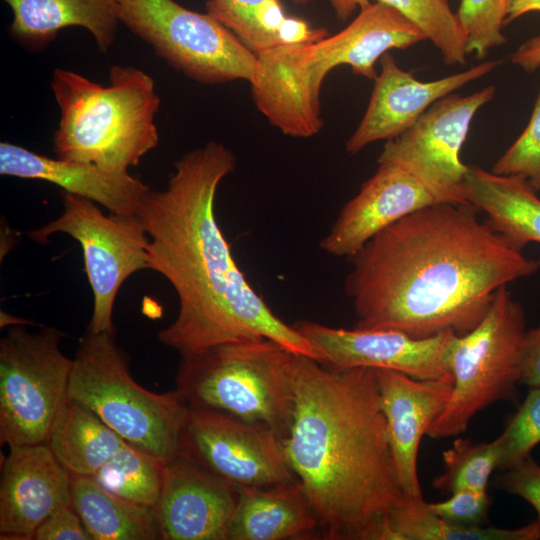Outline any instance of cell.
<instances>
[{
	"label": "cell",
	"instance_id": "cell-1",
	"mask_svg": "<svg viewBox=\"0 0 540 540\" xmlns=\"http://www.w3.org/2000/svg\"><path fill=\"white\" fill-rule=\"evenodd\" d=\"M477 213L469 203L424 207L348 258L344 288L354 327L462 336L481 322L500 287L540 272V259L523 255Z\"/></svg>",
	"mask_w": 540,
	"mask_h": 540
},
{
	"label": "cell",
	"instance_id": "cell-2",
	"mask_svg": "<svg viewBox=\"0 0 540 540\" xmlns=\"http://www.w3.org/2000/svg\"><path fill=\"white\" fill-rule=\"evenodd\" d=\"M237 166L210 141L183 155L164 190H149L139 209L149 237L148 268L178 297L174 321L159 341L181 356L247 337H265L317 360L310 343L253 289L235 261L215 214L217 189Z\"/></svg>",
	"mask_w": 540,
	"mask_h": 540
},
{
	"label": "cell",
	"instance_id": "cell-3",
	"mask_svg": "<svg viewBox=\"0 0 540 540\" xmlns=\"http://www.w3.org/2000/svg\"><path fill=\"white\" fill-rule=\"evenodd\" d=\"M294 404L280 440L328 540H376L406 496L374 369L329 368L294 354Z\"/></svg>",
	"mask_w": 540,
	"mask_h": 540
},
{
	"label": "cell",
	"instance_id": "cell-4",
	"mask_svg": "<svg viewBox=\"0 0 540 540\" xmlns=\"http://www.w3.org/2000/svg\"><path fill=\"white\" fill-rule=\"evenodd\" d=\"M344 29L309 43L279 45L257 55L249 82L257 109L283 134L309 138L323 126L320 91L334 68L375 80L376 62L392 49H406L424 33L396 9L368 2Z\"/></svg>",
	"mask_w": 540,
	"mask_h": 540
},
{
	"label": "cell",
	"instance_id": "cell-5",
	"mask_svg": "<svg viewBox=\"0 0 540 540\" xmlns=\"http://www.w3.org/2000/svg\"><path fill=\"white\" fill-rule=\"evenodd\" d=\"M108 86L63 68L51 89L60 119L52 143L57 158L128 172L156 148L160 97L153 78L131 65H114Z\"/></svg>",
	"mask_w": 540,
	"mask_h": 540
},
{
	"label": "cell",
	"instance_id": "cell-6",
	"mask_svg": "<svg viewBox=\"0 0 540 540\" xmlns=\"http://www.w3.org/2000/svg\"><path fill=\"white\" fill-rule=\"evenodd\" d=\"M67 396L162 463L180 454L190 405L177 389L155 393L138 384L116 332L86 330L79 339Z\"/></svg>",
	"mask_w": 540,
	"mask_h": 540
},
{
	"label": "cell",
	"instance_id": "cell-7",
	"mask_svg": "<svg viewBox=\"0 0 540 540\" xmlns=\"http://www.w3.org/2000/svg\"><path fill=\"white\" fill-rule=\"evenodd\" d=\"M293 356L265 337L217 344L181 356L176 389L191 407L266 426L281 440L293 412Z\"/></svg>",
	"mask_w": 540,
	"mask_h": 540
},
{
	"label": "cell",
	"instance_id": "cell-8",
	"mask_svg": "<svg viewBox=\"0 0 540 540\" xmlns=\"http://www.w3.org/2000/svg\"><path fill=\"white\" fill-rule=\"evenodd\" d=\"M525 333L522 306L507 286L500 287L481 322L457 337L450 358L452 394L426 435L432 439L457 436L484 408L515 399Z\"/></svg>",
	"mask_w": 540,
	"mask_h": 540
},
{
	"label": "cell",
	"instance_id": "cell-9",
	"mask_svg": "<svg viewBox=\"0 0 540 540\" xmlns=\"http://www.w3.org/2000/svg\"><path fill=\"white\" fill-rule=\"evenodd\" d=\"M65 333L52 326L7 327L0 340V442L45 443L67 398L73 359L60 348Z\"/></svg>",
	"mask_w": 540,
	"mask_h": 540
},
{
	"label": "cell",
	"instance_id": "cell-10",
	"mask_svg": "<svg viewBox=\"0 0 540 540\" xmlns=\"http://www.w3.org/2000/svg\"><path fill=\"white\" fill-rule=\"evenodd\" d=\"M121 23L172 68L206 85L251 81L257 55L210 14L175 0H115Z\"/></svg>",
	"mask_w": 540,
	"mask_h": 540
},
{
	"label": "cell",
	"instance_id": "cell-11",
	"mask_svg": "<svg viewBox=\"0 0 540 540\" xmlns=\"http://www.w3.org/2000/svg\"><path fill=\"white\" fill-rule=\"evenodd\" d=\"M63 213L27 235L39 243L57 232L79 242L85 272L93 294V309L87 330L116 332L113 308L126 279L148 268L149 237L136 215L106 216L95 202L62 191Z\"/></svg>",
	"mask_w": 540,
	"mask_h": 540
},
{
	"label": "cell",
	"instance_id": "cell-12",
	"mask_svg": "<svg viewBox=\"0 0 540 540\" xmlns=\"http://www.w3.org/2000/svg\"><path fill=\"white\" fill-rule=\"evenodd\" d=\"M496 94L493 85L468 96L450 94L431 105L407 130L387 140L378 164H392L418 178L446 202L468 203L460 160L476 112Z\"/></svg>",
	"mask_w": 540,
	"mask_h": 540
},
{
	"label": "cell",
	"instance_id": "cell-13",
	"mask_svg": "<svg viewBox=\"0 0 540 540\" xmlns=\"http://www.w3.org/2000/svg\"><path fill=\"white\" fill-rule=\"evenodd\" d=\"M180 454L235 489L296 479L274 431L216 410L190 406Z\"/></svg>",
	"mask_w": 540,
	"mask_h": 540
},
{
	"label": "cell",
	"instance_id": "cell-14",
	"mask_svg": "<svg viewBox=\"0 0 540 540\" xmlns=\"http://www.w3.org/2000/svg\"><path fill=\"white\" fill-rule=\"evenodd\" d=\"M293 326L317 361L329 368L388 369L420 380L453 382L450 358L458 337L453 331L414 338L392 329L334 328L308 320Z\"/></svg>",
	"mask_w": 540,
	"mask_h": 540
},
{
	"label": "cell",
	"instance_id": "cell-15",
	"mask_svg": "<svg viewBox=\"0 0 540 540\" xmlns=\"http://www.w3.org/2000/svg\"><path fill=\"white\" fill-rule=\"evenodd\" d=\"M500 60L481 62L467 70L434 81H419L403 70L393 55L380 58L381 71L359 125L345 150L355 155L379 140H390L407 130L435 102L492 72Z\"/></svg>",
	"mask_w": 540,
	"mask_h": 540
},
{
	"label": "cell",
	"instance_id": "cell-16",
	"mask_svg": "<svg viewBox=\"0 0 540 540\" xmlns=\"http://www.w3.org/2000/svg\"><path fill=\"white\" fill-rule=\"evenodd\" d=\"M70 503L71 475L46 443L9 447L1 470V540H33L43 521Z\"/></svg>",
	"mask_w": 540,
	"mask_h": 540
},
{
	"label": "cell",
	"instance_id": "cell-17",
	"mask_svg": "<svg viewBox=\"0 0 540 540\" xmlns=\"http://www.w3.org/2000/svg\"><path fill=\"white\" fill-rule=\"evenodd\" d=\"M441 202L446 201L408 171L379 164L360 191L342 207L319 247L329 255L350 258L388 226Z\"/></svg>",
	"mask_w": 540,
	"mask_h": 540
},
{
	"label": "cell",
	"instance_id": "cell-18",
	"mask_svg": "<svg viewBox=\"0 0 540 540\" xmlns=\"http://www.w3.org/2000/svg\"><path fill=\"white\" fill-rule=\"evenodd\" d=\"M238 491L179 454L164 466L156 506L162 539L227 540Z\"/></svg>",
	"mask_w": 540,
	"mask_h": 540
},
{
	"label": "cell",
	"instance_id": "cell-19",
	"mask_svg": "<svg viewBox=\"0 0 540 540\" xmlns=\"http://www.w3.org/2000/svg\"><path fill=\"white\" fill-rule=\"evenodd\" d=\"M399 481L406 497H423L417 459L422 437L445 408L453 382L420 380L374 369Z\"/></svg>",
	"mask_w": 540,
	"mask_h": 540
},
{
	"label": "cell",
	"instance_id": "cell-20",
	"mask_svg": "<svg viewBox=\"0 0 540 540\" xmlns=\"http://www.w3.org/2000/svg\"><path fill=\"white\" fill-rule=\"evenodd\" d=\"M0 174L42 180L99 204L116 215H136L150 188L129 172L51 158L23 146L0 143Z\"/></svg>",
	"mask_w": 540,
	"mask_h": 540
},
{
	"label": "cell",
	"instance_id": "cell-21",
	"mask_svg": "<svg viewBox=\"0 0 540 540\" xmlns=\"http://www.w3.org/2000/svg\"><path fill=\"white\" fill-rule=\"evenodd\" d=\"M12 11L11 37L26 50L40 52L60 30L86 29L98 50L107 53L121 23L115 0H2Z\"/></svg>",
	"mask_w": 540,
	"mask_h": 540
},
{
	"label": "cell",
	"instance_id": "cell-22",
	"mask_svg": "<svg viewBox=\"0 0 540 540\" xmlns=\"http://www.w3.org/2000/svg\"><path fill=\"white\" fill-rule=\"evenodd\" d=\"M237 491L227 540H301L320 532L315 512L297 479Z\"/></svg>",
	"mask_w": 540,
	"mask_h": 540
},
{
	"label": "cell",
	"instance_id": "cell-23",
	"mask_svg": "<svg viewBox=\"0 0 540 540\" xmlns=\"http://www.w3.org/2000/svg\"><path fill=\"white\" fill-rule=\"evenodd\" d=\"M530 182L518 175H499L467 165L465 200L486 213L490 227L521 250L540 243V198Z\"/></svg>",
	"mask_w": 540,
	"mask_h": 540
},
{
	"label": "cell",
	"instance_id": "cell-24",
	"mask_svg": "<svg viewBox=\"0 0 540 540\" xmlns=\"http://www.w3.org/2000/svg\"><path fill=\"white\" fill-rule=\"evenodd\" d=\"M70 475L72 504L92 540L162 539L155 507L125 499L93 477Z\"/></svg>",
	"mask_w": 540,
	"mask_h": 540
},
{
	"label": "cell",
	"instance_id": "cell-25",
	"mask_svg": "<svg viewBox=\"0 0 540 540\" xmlns=\"http://www.w3.org/2000/svg\"><path fill=\"white\" fill-rule=\"evenodd\" d=\"M45 443L70 474L93 477L127 442L67 396Z\"/></svg>",
	"mask_w": 540,
	"mask_h": 540
},
{
	"label": "cell",
	"instance_id": "cell-26",
	"mask_svg": "<svg viewBox=\"0 0 540 540\" xmlns=\"http://www.w3.org/2000/svg\"><path fill=\"white\" fill-rule=\"evenodd\" d=\"M537 519L520 528L465 527L433 514L423 497H406L382 524L377 540H538Z\"/></svg>",
	"mask_w": 540,
	"mask_h": 540
},
{
	"label": "cell",
	"instance_id": "cell-27",
	"mask_svg": "<svg viewBox=\"0 0 540 540\" xmlns=\"http://www.w3.org/2000/svg\"><path fill=\"white\" fill-rule=\"evenodd\" d=\"M371 0H329L338 20ZM388 5L413 22L442 54L447 65L467 63L466 36L448 0H375Z\"/></svg>",
	"mask_w": 540,
	"mask_h": 540
},
{
	"label": "cell",
	"instance_id": "cell-28",
	"mask_svg": "<svg viewBox=\"0 0 540 540\" xmlns=\"http://www.w3.org/2000/svg\"><path fill=\"white\" fill-rule=\"evenodd\" d=\"M164 466L161 461L127 442L93 478L125 499L156 508Z\"/></svg>",
	"mask_w": 540,
	"mask_h": 540
},
{
	"label": "cell",
	"instance_id": "cell-29",
	"mask_svg": "<svg viewBox=\"0 0 540 540\" xmlns=\"http://www.w3.org/2000/svg\"><path fill=\"white\" fill-rule=\"evenodd\" d=\"M501 455L500 436L484 443L458 438L443 452V471L434 478L432 486L444 494L463 489L487 491L489 478L498 468Z\"/></svg>",
	"mask_w": 540,
	"mask_h": 540
},
{
	"label": "cell",
	"instance_id": "cell-30",
	"mask_svg": "<svg viewBox=\"0 0 540 540\" xmlns=\"http://www.w3.org/2000/svg\"><path fill=\"white\" fill-rule=\"evenodd\" d=\"M509 0H460L457 21L466 36V53L483 59L506 43L502 33Z\"/></svg>",
	"mask_w": 540,
	"mask_h": 540
},
{
	"label": "cell",
	"instance_id": "cell-31",
	"mask_svg": "<svg viewBox=\"0 0 540 540\" xmlns=\"http://www.w3.org/2000/svg\"><path fill=\"white\" fill-rule=\"evenodd\" d=\"M500 437L502 455L498 469L504 471L531 455L540 443V386L529 389Z\"/></svg>",
	"mask_w": 540,
	"mask_h": 540
},
{
	"label": "cell",
	"instance_id": "cell-32",
	"mask_svg": "<svg viewBox=\"0 0 540 540\" xmlns=\"http://www.w3.org/2000/svg\"><path fill=\"white\" fill-rule=\"evenodd\" d=\"M492 172L522 176L540 190V91L526 128L495 162Z\"/></svg>",
	"mask_w": 540,
	"mask_h": 540
},
{
	"label": "cell",
	"instance_id": "cell-33",
	"mask_svg": "<svg viewBox=\"0 0 540 540\" xmlns=\"http://www.w3.org/2000/svg\"><path fill=\"white\" fill-rule=\"evenodd\" d=\"M270 0H208L207 13L229 28L250 50H265L256 15Z\"/></svg>",
	"mask_w": 540,
	"mask_h": 540
},
{
	"label": "cell",
	"instance_id": "cell-34",
	"mask_svg": "<svg viewBox=\"0 0 540 540\" xmlns=\"http://www.w3.org/2000/svg\"><path fill=\"white\" fill-rule=\"evenodd\" d=\"M429 510L451 524L480 527L486 523L490 507L487 491L458 490L445 501L427 503Z\"/></svg>",
	"mask_w": 540,
	"mask_h": 540
},
{
	"label": "cell",
	"instance_id": "cell-35",
	"mask_svg": "<svg viewBox=\"0 0 540 540\" xmlns=\"http://www.w3.org/2000/svg\"><path fill=\"white\" fill-rule=\"evenodd\" d=\"M498 485L532 505L540 521V465L531 455L504 470Z\"/></svg>",
	"mask_w": 540,
	"mask_h": 540
},
{
	"label": "cell",
	"instance_id": "cell-36",
	"mask_svg": "<svg viewBox=\"0 0 540 540\" xmlns=\"http://www.w3.org/2000/svg\"><path fill=\"white\" fill-rule=\"evenodd\" d=\"M33 540H92L72 503L56 509L37 528Z\"/></svg>",
	"mask_w": 540,
	"mask_h": 540
},
{
	"label": "cell",
	"instance_id": "cell-37",
	"mask_svg": "<svg viewBox=\"0 0 540 540\" xmlns=\"http://www.w3.org/2000/svg\"><path fill=\"white\" fill-rule=\"evenodd\" d=\"M520 384L529 389L540 386V324L526 330L521 359Z\"/></svg>",
	"mask_w": 540,
	"mask_h": 540
},
{
	"label": "cell",
	"instance_id": "cell-38",
	"mask_svg": "<svg viewBox=\"0 0 540 540\" xmlns=\"http://www.w3.org/2000/svg\"><path fill=\"white\" fill-rule=\"evenodd\" d=\"M328 35L324 28H313L306 21L287 16L277 32L279 45H293L320 40Z\"/></svg>",
	"mask_w": 540,
	"mask_h": 540
},
{
	"label": "cell",
	"instance_id": "cell-39",
	"mask_svg": "<svg viewBox=\"0 0 540 540\" xmlns=\"http://www.w3.org/2000/svg\"><path fill=\"white\" fill-rule=\"evenodd\" d=\"M511 62L527 73L540 68V35L522 43L510 56Z\"/></svg>",
	"mask_w": 540,
	"mask_h": 540
},
{
	"label": "cell",
	"instance_id": "cell-40",
	"mask_svg": "<svg viewBox=\"0 0 540 540\" xmlns=\"http://www.w3.org/2000/svg\"><path fill=\"white\" fill-rule=\"evenodd\" d=\"M530 12H540V0H509L505 25Z\"/></svg>",
	"mask_w": 540,
	"mask_h": 540
},
{
	"label": "cell",
	"instance_id": "cell-41",
	"mask_svg": "<svg viewBox=\"0 0 540 540\" xmlns=\"http://www.w3.org/2000/svg\"><path fill=\"white\" fill-rule=\"evenodd\" d=\"M30 324H32V322H30L27 319L14 317L1 311V328L14 326V325H30Z\"/></svg>",
	"mask_w": 540,
	"mask_h": 540
},
{
	"label": "cell",
	"instance_id": "cell-42",
	"mask_svg": "<svg viewBox=\"0 0 540 540\" xmlns=\"http://www.w3.org/2000/svg\"><path fill=\"white\" fill-rule=\"evenodd\" d=\"M291 1L296 5H306L313 2L314 0H291Z\"/></svg>",
	"mask_w": 540,
	"mask_h": 540
}]
</instances>
